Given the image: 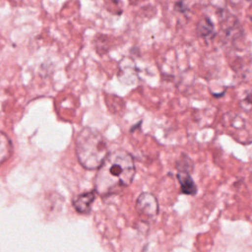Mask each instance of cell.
Returning <instances> with one entry per match:
<instances>
[{"label":"cell","mask_w":252,"mask_h":252,"mask_svg":"<svg viewBox=\"0 0 252 252\" xmlns=\"http://www.w3.org/2000/svg\"><path fill=\"white\" fill-rule=\"evenodd\" d=\"M95 198V193L94 191L87 192L77 196L74 200V207L77 212L81 214H87L91 211V205Z\"/></svg>","instance_id":"cell-4"},{"label":"cell","mask_w":252,"mask_h":252,"mask_svg":"<svg viewBox=\"0 0 252 252\" xmlns=\"http://www.w3.org/2000/svg\"><path fill=\"white\" fill-rule=\"evenodd\" d=\"M136 209L142 217L147 219H154L158 212V204L157 198L148 192L141 193L136 201Z\"/></svg>","instance_id":"cell-3"},{"label":"cell","mask_w":252,"mask_h":252,"mask_svg":"<svg viewBox=\"0 0 252 252\" xmlns=\"http://www.w3.org/2000/svg\"><path fill=\"white\" fill-rule=\"evenodd\" d=\"M177 179L181 185L182 193L186 195H194L197 192V187L194 180L190 176V172L186 170H178Z\"/></svg>","instance_id":"cell-5"},{"label":"cell","mask_w":252,"mask_h":252,"mask_svg":"<svg viewBox=\"0 0 252 252\" xmlns=\"http://www.w3.org/2000/svg\"><path fill=\"white\" fill-rule=\"evenodd\" d=\"M11 153H12V144L9 138L3 133H0V165L7 158H10Z\"/></svg>","instance_id":"cell-6"},{"label":"cell","mask_w":252,"mask_h":252,"mask_svg":"<svg viewBox=\"0 0 252 252\" xmlns=\"http://www.w3.org/2000/svg\"><path fill=\"white\" fill-rule=\"evenodd\" d=\"M135 171L134 159L129 153L116 150L108 154L98 167L95 177L96 192L102 196L120 192L132 183Z\"/></svg>","instance_id":"cell-1"},{"label":"cell","mask_w":252,"mask_h":252,"mask_svg":"<svg viewBox=\"0 0 252 252\" xmlns=\"http://www.w3.org/2000/svg\"><path fill=\"white\" fill-rule=\"evenodd\" d=\"M76 153L85 168L96 169L108 155L106 141L98 131L84 128L76 139Z\"/></svg>","instance_id":"cell-2"},{"label":"cell","mask_w":252,"mask_h":252,"mask_svg":"<svg viewBox=\"0 0 252 252\" xmlns=\"http://www.w3.org/2000/svg\"><path fill=\"white\" fill-rule=\"evenodd\" d=\"M198 32L199 34L203 37L209 36L211 33L214 32V24L209 18H204L198 24Z\"/></svg>","instance_id":"cell-7"}]
</instances>
